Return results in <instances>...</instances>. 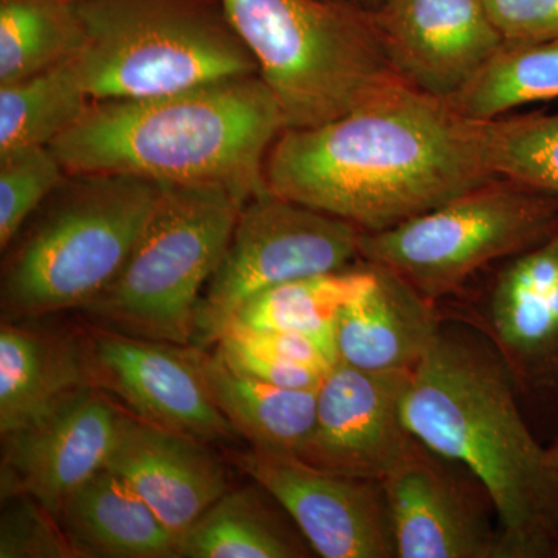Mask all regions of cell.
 Masks as SVG:
<instances>
[{"label": "cell", "instance_id": "obj_29", "mask_svg": "<svg viewBox=\"0 0 558 558\" xmlns=\"http://www.w3.org/2000/svg\"><path fill=\"white\" fill-rule=\"evenodd\" d=\"M0 558H76L57 515L31 495L2 498Z\"/></svg>", "mask_w": 558, "mask_h": 558}, {"label": "cell", "instance_id": "obj_18", "mask_svg": "<svg viewBox=\"0 0 558 558\" xmlns=\"http://www.w3.org/2000/svg\"><path fill=\"white\" fill-rule=\"evenodd\" d=\"M487 328L512 376L558 351V230L510 258L487 301Z\"/></svg>", "mask_w": 558, "mask_h": 558}, {"label": "cell", "instance_id": "obj_32", "mask_svg": "<svg viewBox=\"0 0 558 558\" xmlns=\"http://www.w3.org/2000/svg\"><path fill=\"white\" fill-rule=\"evenodd\" d=\"M546 458H548L550 468L558 470V439L549 449H546Z\"/></svg>", "mask_w": 558, "mask_h": 558}, {"label": "cell", "instance_id": "obj_20", "mask_svg": "<svg viewBox=\"0 0 558 558\" xmlns=\"http://www.w3.org/2000/svg\"><path fill=\"white\" fill-rule=\"evenodd\" d=\"M190 357L220 413L250 447L299 454L315 425L317 389L267 384L231 368L218 349L191 344Z\"/></svg>", "mask_w": 558, "mask_h": 558}, {"label": "cell", "instance_id": "obj_34", "mask_svg": "<svg viewBox=\"0 0 558 558\" xmlns=\"http://www.w3.org/2000/svg\"><path fill=\"white\" fill-rule=\"evenodd\" d=\"M72 2H73V0H72Z\"/></svg>", "mask_w": 558, "mask_h": 558}, {"label": "cell", "instance_id": "obj_11", "mask_svg": "<svg viewBox=\"0 0 558 558\" xmlns=\"http://www.w3.org/2000/svg\"><path fill=\"white\" fill-rule=\"evenodd\" d=\"M231 461L289 513L318 556L396 557L395 531L384 488L307 464L293 453L231 451Z\"/></svg>", "mask_w": 558, "mask_h": 558}, {"label": "cell", "instance_id": "obj_9", "mask_svg": "<svg viewBox=\"0 0 558 558\" xmlns=\"http://www.w3.org/2000/svg\"><path fill=\"white\" fill-rule=\"evenodd\" d=\"M362 230L269 190L245 202L222 260L202 293L196 347L215 344L250 300L293 279L348 269Z\"/></svg>", "mask_w": 558, "mask_h": 558}, {"label": "cell", "instance_id": "obj_8", "mask_svg": "<svg viewBox=\"0 0 558 558\" xmlns=\"http://www.w3.org/2000/svg\"><path fill=\"white\" fill-rule=\"evenodd\" d=\"M557 226V204L539 191L495 179L398 226L362 231L359 255L436 303L488 264L545 241Z\"/></svg>", "mask_w": 558, "mask_h": 558}, {"label": "cell", "instance_id": "obj_1", "mask_svg": "<svg viewBox=\"0 0 558 558\" xmlns=\"http://www.w3.org/2000/svg\"><path fill=\"white\" fill-rule=\"evenodd\" d=\"M478 121L398 80L347 116L290 128L264 165L270 193L380 231L495 180Z\"/></svg>", "mask_w": 558, "mask_h": 558}, {"label": "cell", "instance_id": "obj_28", "mask_svg": "<svg viewBox=\"0 0 558 558\" xmlns=\"http://www.w3.org/2000/svg\"><path fill=\"white\" fill-rule=\"evenodd\" d=\"M65 178L68 172L49 146L0 159V247L3 252Z\"/></svg>", "mask_w": 558, "mask_h": 558}, {"label": "cell", "instance_id": "obj_31", "mask_svg": "<svg viewBox=\"0 0 558 558\" xmlns=\"http://www.w3.org/2000/svg\"><path fill=\"white\" fill-rule=\"evenodd\" d=\"M506 43L558 38V0H487Z\"/></svg>", "mask_w": 558, "mask_h": 558}, {"label": "cell", "instance_id": "obj_33", "mask_svg": "<svg viewBox=\"0 0 558 558\" xmlns=\"http://www.w3.org/2000/svg\"><path fill=\"white\" fill-rule=\"evenodd\" d=\"M343 2L351 3V5L360 7V9H363V0H343ZM371 2H377V7H379L381 0H371Z\"/></svg>", "mask_w": 558, "mask_h": 558}, {"label": "cell", "instance_id": "obj_5", "mask_svg": "<svg viewBox=\"0 0 558 558\" xmlns=\"http://www.w3.org/2000/svg\"><path fill=\"white\" fill-rule=\"evenodd\" d=\"M286 130L347 116L400 80L373 11L340 0H220Z\"/></svg>", "mask_w": 558, "mask_h": 558}, {"label": "cell", "instance_id": "obj_10", "mask_svg": "<svg viewBox=\"0 0 558 558\" xmlns=\"http://www.w3.org/2000/svg\"><path fill=\"white\" fill-rule=\"evenodd\" d=\"M81 340L90 385L123 402L132 416L211 447L244 440L209 398L189 347L94 325Z\"/></svg>", "mask_w": 558, "mask_h": 558}, {"label": "cell", "instance_id": "obj_25", "mask_svg": "<svg viewBox=\"0 0 558 558\" xmlns=\"http://www.w3.org/2000/svg\"><path fill=\"white\" fill-rule=\"evenodd\" d=\"M86 32L72 0H0V84L78 57Z\"/></svg>", "mask_w": 558, "mask_h": 558}, {"label": "cell", "instance_id": "obj_3", "mask_svg": "<svg viewBox=\"0 0 558 558\" xmlns=\"http://www.w3.org/2000/svg\"><path fill=\"white\" fill-rule=\"evenodd\" d=\"M284 117L259 75L170 94L92 101L49 146L68 174H131L160 183H218L253 197Z\"/></svg>", "mask_w": 558, "mask_h": 558}, {"label": "cell", "instance_id": "obj_12", "mask_svg": "<svg viewBox=\"0 0 558 558\" xmlns=\"http://www.w3.org/2000/svg\"><path fill=\"white\" fill-rule=\"evenodd\" d=\"M410 374L337 362L317 389L314 429L296 457L328 472L381 483L424 447L403 421Z\"/></svg>", "mask_w": 558, "mask_h": 558}, {"label": "cell", "instance_id": "obj_26", "mask_svg": "<svg viewBox=\"0 0 558 558\" xmlns=\"http://www.w3.org/2000/svg\"><path fill=\"white\" fill-rule=\"evenodd\" d=\"M558 98V38L506 43L449 101L464 119L487 121Z\"/></svg>", "mask_w": 558, "mask_h": 558}, {"label": "cell", "instance_id": "obj_30", "mask_svg": "<svg viewBox=\"0 0 558 558\" xmlns=\"http://www.w3.org/2000/svg\"><path fill=\"white\" fill-rule=\"evenodd\" d=\"M215 344L231 368L277 387L318 389L326 377L319 371L279 357L267 349L252 347L230 336L220 337Z\"/></svg>", "mask_w": 558, "mask_h": 558}, {"label": "cell", "instance_id": "obj_27", "mask_svg": "<svg viewBox=\"0 0 558 558\" xmlns=\"http://www.w3.org/2000/svg\"><path fill=\"white\" fill-rule=\"evenodd\" d=\"M481 150L494 178L558 194V113L478 121Z\"/></svg>", "mask_w": 558, "mask_h": 558}, {"label": "cell", "instance_id": "obj_15", "mask_svg": "<svg viewBox=\"0 0 558 558\" xmlns=\"http://www.w3.org/2000/svg\"><path fill=\"white\" fill-rule=\"evenodd\" d=\"M209 447L124 411L106 469L126 481L180 538L230 488L226 465Z\"/></svg>", "mask_w": 558, "mask_h": 558}, {"label": "cell", "instance_id": "obj_6", "mask_svg": "<svg viewBox=\"0 0 558 558\" xmlns=\"http://www.w3.org/2000/svg\"><path fill=\"white\" fill-rule=\"evenodd\" d=\"M247 201L218 183H163L126 263L81 314L138 339L194 344L202 293Z\"/></svg>", "mask_w": 558, "mask_h": 558}, {"label": "cell", "instance_id": "obj_14", "mask_svg": "<svg viewBox=\"0 0 558 558\" xmlns=\"http://www.w3.org/2000/svg\"><path fill=\"white\" fill-rule=\"evenodd\" d=\"M373 13L396 75L444 101L506 44L487 0H381Z\"/></svg>", "mask_w": 558, "mask_h": 558}, {"label": "cell", "instance_id": "obj_4", "mask_svg": "<svg viewBox=\"0 0 558 558\" xmlns=\"http://www.w3.org/2000/svg\"><path fill=\"white\" fill-rule=\"evenodd\" d=\"M161 186L131 174H68L10 244L2 322L86 306L126 263Z\"/></svg>", "mask_w": 558, "mask_h": 558}, {"label": "cell", "instance_id": "obj_16", "mask_svg": "<svg viewBox=\"0 0 558 558\" xmlns=\"http://www.w3.org/2000/svg\"><path fill=\"white\" fill-rule=\"evenodd\" d=\"M380 484L396 557L502 558L498 531L425 447Z\"/></svg>", "mask_w": 558, "mask_h": 558}, {"label": "cell", "instance_id": "obj_19", "mask_svg": "<svg viewBox=\"0 0 558 558\" xmlns=\"http://www.w3.org/2000/svg\"><path fill=\"white\" fill-rule=\"evenodd\" d=\"M57 519L76 558L179 557V538L106 468L65 499Z\"/></svg>", "mask_w": 558, "mask_h": 558}, {"label": "cell", "instance_id": "obj_7", "mask_svg": "<svg viewBox=\"0 0 558 558\" xmlns=\"http://www.w3.org/2000/svg\"><path fill=\"white\" fill-rule=\"evenodd\" d=\"M86 32L76 57L92 101L170 94L259 75L220 0H73Z\"/></svg>", "mask_w": 558, "mask_h": 558}, {"label": "cell", "instance_id": "obj_22", "mask_svg": "<svg viewBox=\"0 0 558 558\" xmlns=\"http://www.w3.org/2000/svg\"><path fill=\"white\" fill-rule=\"evenodd\" d=\"M371 264L293 279L259 293L241 307L233 322L250 328L306 333L339 360L336 326L340 312L373 286Z\"/></svg>", "mask_w": 558, "mask_h": 558}, {"label": "cell", "instance_id": "obj_21", "mask_svg": "<svg viewBox=\"0 0 558 558\" xmlns=\"http://www.w3.org/2000/svg\"><path fill=\"white\" fill-rule=\"evenodd\" d=\"M90 385L80 336L22 322L0 328V435L21 427L73 389Z\"/></svg>", "mask_w": 558, "mask_h": 558}, {"label": "cell", "instance_id": "obj_13", "mask_svg": "<svg viewBox=\"0 0 558 558\" xmlns=\"http://www.w3.org/2000/svg\"><path fill=\"white\" fill-rule=\"evenodd\" d=\"M124 410L84 385L2 435L0 494L31 495L58 515L65 499L106 468Z\"/></svg>", "mask_w": 558, "mask_h": 558}, {"label": "cell", "instance_id": "obj_24", "mask_svg": "<svg viewBox=\"0 0 558 558\" xmlns=\"http://www.w3.org/2000/svg\"><path fill=\"white\" fill-rule=\"evenodd\" d=\"M307 556L252 487L229 488L179 538L180 558H296Z\"/></svg>", "mask_w": 558, "mask_h": 558}, {"label": "cell", "instance_id": "obj_2", "mask_svg": "<svg viewBox=\"0 0 558 558\" xmlns=\"http://www.w3.org/2000/svg\"><path fill=\"white\" fill-rule=\"evenodd\" d=\"M402 414L429 453L478 480L497 513L502 558L548 553L558 535V470L524 422L499 354L440 328L411 371Z\"/></svg>", "mask_w": 558, "mask_h": 558}, {"label": "cell", "instance_id": "obj_23", "mask_svg": "<svg viewBox=\"0 0 558 558\" xmlns=\"http://www.w3.org/2000/svg\"><path fill=\"white\" fill-rule=\"evenodd\" d=\"M90 102L76 57L38 75L0 84V159L50 146Z\"/></svg>", "mask_w": 558, "mask_h": 558}, {"label": "cell", "instance_id": "obj_17", "mask_svg": "<svg viewBox=\"0 0 558 558\" xmlns=\"http://www.w3.org/2000/svg\"><path fill=\"white\" fill-rule=\"evenodd\" d=\"M373 267V286L337 319L339 362L373 373H411L438 337L435 303L392 271Z\"/></svg>", "mask_w": 558, "mask_h": 558}]
</instances>
